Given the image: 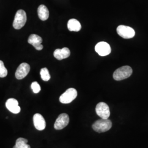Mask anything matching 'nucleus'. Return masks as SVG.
<instances>
[{
	"label": "nucleus",
	"instance_id": "12",
	"mask_svg": "<svg viewBox=\"0 0 148 148\" xmlns=\"http://www.w3.org/2000/svg\"><path fill=\"white\" fill-rule=\"evenodd\" d=\"M33 121L35 128L38 131H42L46 127V121L44 117L40 114H35L33 117Z\"/></svg>",
	"mask_w": 148,
	"mask_h": 148
},
{
	"label": "nucleus",
	"instance_id": "19",
	"mask_svg": "<svg viewBox=\"0 0 148 148\" xmlns=\"http://www.w3.org/2000/svg\"><path fill=\"white\" fill-rule=\"evenodd\" d=\"M31 87H32V90H33L34 93H38L41 90L40 86L37 83V82H32Z\"/></svg>",
	"mask_w": 148,
	"mask_h": 148
},
{
	"label": "nucleus",
	"instance_id": "13",
	"mask_svg": "<svg viewBox=\"0 0 148 148\" xmlns=\"http://www.w3.org/2000/svg\"><path fill=\"white\" fill-rule=\"evenodd\" d=\"M54 57L59 60L68 58L70 55V51L68 48L64 47L62 49H57L53 53Z\"/></svg>",
	"mask_w": 148,
	"mask_h": 148
},
{
	"label": "nucleus",
	"instance_id": "3",
	"mask_svg": "<svg viewBox=\"0 0 148 148\" xmlns=\"http://www.w3.org/2000/svg\"><path fill=\"white\" fill-rule=\"evenodd\" d=\"M27 16L26 12L23 10H19L16 12L14 19L13 23V27L19 30L24 27L27 22Z\"/></svg>",
	"mask_w": 148,
	"mask_h": 148
},
{
	"label": "nucleus",
	"instance_id": "9",
	"mask_svg": "<svg viewBox=\"0 0 148 148\" xmlns=\"http://www.w3.org/2000/svg\"><path fill=\"white\" fill-rule=\"evenodd\" d=\"M30 70V66L27 63H21L16 69V78L18 79H21L25 77L29 74Z\"/></svg>",
	"mask_w": 148,
	"mask_h": 148
},
{
	"label": "nucleus",
	"instance_id": "15",
	"mask_svg": "<svg viewBox=\"0 0 148 148\" xmlns=\"http://www.w3.org/2000/svg\"><path fill=\"white\" fill-rule=\"evenodd\" d=\"M68 28L70 32H79L81 29V25L77 20L71 19L68 22Z\"/></svg>",
	"mask_w": 148,
	"mask_h": 148
},
{
	"label": "nucleus",
	"instance_id": "18",
	"mask_svg": "<svg viewBox=\"0 0 148 148\" xmlns=\"http://www.w3.org/2000/svg\"><path fill=\"white\" fill-rule=\"evenodd\" d=\"M8 74L7 69H6L3 62L0 60V77H5Z\"/></svg>",
	"mask_w": 148,
	"mask_h": 148
},
{
	"label": "nucleus",
	"instance_id": "16",
	"mask_svg": "<svg viewBox=\"0 0 148 148\" xmlns=\"http://www.w3.org/2000/svg\"><path fill=\"white\" fill-rule=\"evenodd\" d=\"M28 140L23 138H19L16 141V145L13 148H30V146L27 144Z\"/></svg>",
	"mask_w": 148,
	"mask_h": 148
},
{
	"label": "nucleus",
	"instance_id": "17",
	"mask_svg": "<svg viewBox=\"0 0 148 148\" xmlns=\"http://www.w3.org/2000/svg\"><path fill=\"white\" fill-rule=\"evenodd\" d=\"M40 75H41V79L44 81H48L51 79V76L49 73V71L46 68H44L41 69Z\"/></svg>",
	"mask_w": 148,
	"mask_h": 148
},
{
	"label": "nucleus",
	"instance_id": "5",
	"mask_svg": "<svg viewBox=\"0 0 148 148\" xmlns=\"http://www.w3.org/2000/svg\"><path fill=\"white\" fill-rule=\"evenodd\" d=\"M95 111L97 114L103 119H108L110 115L109 107L104 102L99 103L97 105Z\"/></svg>",
	"mask_w": 148,
	"mask_h": 148
},
{
	"label": "nucleus",
	"instance_id": "7",
	"mask_svg": "<svg viewBox=\"0 0 148 148\" xmlns=\"http://www.w3.org/2000/svg\"><path fill=\"white\" fill-rule=\"evenodd\" d=\"M69 123V115L63 113L60 114L54 123V127L56 130H60L67 126Z\"/></svg>",
	"mask_w": 148,
	"mask_h": 148
},
{
	"label": "nucleus",
	"instance_id": "4",
	"mask_svg": "<svg viewBox=\"0 0 148 148\" xmlns=\"http://www.w3.org/2000/svg\"><path fill=\"white\" fill-rule=\"evenodd\" d=\"M77 96V90L73 88H70L66 90L64 93L60 95L59 101L63 104H69Z\"/></svg>",
	"mask_w": 148,
	"mask_h": 148
},
{
	"label": "nucleus",
	"instance_id": "11",
	"mask_svg": "<svg viewBox=\"0 0 148 148\" xmlns=\"http://www.w3.org/2000/svg\"><path fill=\"white\" fill-rule=\"evenodd\" d=\"M5 106L9 111L13 114H18L21 110L18 101L14 98L8 99L5 103Z\"/></svg>",
	"mask_w": 148,
	"mask_h": 148
},
{
	"label": "nucleus",
	"instance_id": "6",
	"mask_svg": "<svg viewBox=\"0 0 148 148\" xmlns=\"http://www.w3.org/2000/svg\"><path fill=\"white\" fill-rule=\"evenodd\" d=\"M116 31L119 36L126 39L133 38L135 35L134 29L128 26L119 25L117 27Z\"/></svg>",
	"mask_w": 148,
	"mask_h": 148
},
{
	"label": "nucleus",
	"instance_id": "14",
	"mask_svg": "<svg viewBox=\"0 0 148 148\" xmlns=\"http://www.w3.org/2000/svg\"><path fill=\"white\" fill-rule=\"evenodd\" d=\"M37 13L39 18L43 21L47 20L49 18V13L47 7L46 5H40L37 9Z\"/></svg>",
	"mask_w": 148,
	"mask_h": 148
},
{
	"label": "nucleus",
	"instance_id": "10",
	"mask_svg": "<svg viewBox=\"0 0 148 148\" xmlns=\"http://www.w3.org/2000/svg\"><path fill=\"white\" fill-rule=\"evenodd\" d=\"M42 39L40 36L36 34H32L28 38V43L32 45L37 51H41L43 48Z\"/></svg>",
	"mask_w": 148,
	"mask_h": 148
},
{
	"label": "nucleus",
	"instance_id": "2",
	"mask_svg": "<svg viewBox=\"0 0 148 148\" xmlns=\"http://www.w3.org/2000/svg\"><path fill=\"white\" fill-rule=\"evenodd\" d=\"M132 69L129 66H123L116 69L113 74V77L116 81L128 78L132 74Z\"/></svg>",
	"mask_w": 148,
	"mask_h": 148
},
{
	"label": "nucleus",
	"instance_id": "8",
	"mask_svg": "<svg viewBox=\"0 0 148 148\" xmlns=\"http://www.w3.org/2000/svg\"><path fill=\"white\" fill-rule=\"evenodd\" d=\"M97 53L101 56H106L111 53V47L110 45L106 42L98 43L95 46Z\"/></svg>",
	"mask_w": 148,
	"mask_h": 148
},
{
	"label": "nucleus",
	"instance_id": "1",
	"mask_svg": "<svg viewBox=\"0 0 148 148\" xmlns=\"http://www.w3.org/2000/svg\"><path fill=\"white\" fill-rule=\"evenodd\" d=\"M112 127V122L109 119H101L95 122L92 125L93 130L98 133H103L109 131Z\"/></svg>",
	"mask_w": 148,
	"mask_h": 148
}]
</instances>
